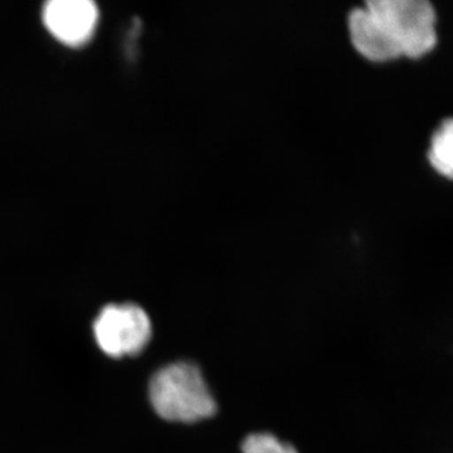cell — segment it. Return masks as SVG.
I'll return each instance as SVG.
<instances>
[{
  "label": "cell",
  "mask_w": 453,
  "mask_h": 453,
  "mask_svg": "<svg viewBox=\"0 0 453 453\" xmlns=\"http://www.w3.org/2000/svg\"><path fill=\"white\" fill-rule=\"evenodd\" d=\"M148 393L155 413L169 422L202 421L213 416L219 408L202 369L189 360L157 369Z\"/></svg>",
  "instance_id": "cell-1"
},
{
  "label": "cell",
  "mask_w": 453,
  "mask_h": 453,
  "mask_svg": "<svg viewBox=\"0 0 453 453\" xmlns=\"http://www.w3.org/2000/svg\"><path fill=\"white\" fill-rule=\"evenodd\" d=\"M395 42L402 56L421 57L437 43L436 12L426 0H372L366 3Z\"/></svg>",
  "instance_id": "cell-2"
},
{
  "label": "cell",
  "mask_w": 453,
  "mask_h": 453,
  "mask_svg": "<svg viewBox=\"0 0 453 453\" xmlns=\"http://www.w3.org/2000/svg\"><path fill=\"white\" fill-rule=\"evenodd\" d=\"M98 347L111 357L142 353L153 335L148 312L136 303H112L101 310L94 321Z\"/></svg>",
  "instance_id": "cell-3"
},
{
  "label": "cell",
  "mask_w": 453,
  "mask_h": 453,
  "mask_svg": "<svg viewBox=\"0 0 453 453\" xmlns=\"http://www.w3.org/2000/svg\"><path fill=\"white\" fill-rule=\"evenodd\" d=\"M97 20L98 9L89 0H52L43 9L47 29L57 40L71 46L88 41Z\"/></svg>",
  "instance_id": "cell-4"
},
{
  "label": "cell",
  "mask_w": 453,
  "mask_h": 453,
  "mask_svg": "<svg viewBox=\"0 0 453 453\" xmlns=\"http://www.w3.org/2000/svg\"><path fill=\"white\" fill-rule=\"evenodd\" d=\"M348 26L353 46L369 61L386 62L402 57L395 42L366 5L351 12Z\"/></svg>",
  "instance_id": "cell-5"
},
{
  "label": "cell",
  "mask_w": 453,
  "mask_h": 453,
  "mask_svg": "<svg viewBox=\"0 0 453 453\" xmlns=\"http://www.w3.org/2000/svg\"><path fill=\"white\" fill-rule=\"evenodd\" d=\"M428 159L440 174L453 179V119L443 122L434 133Z\"/></svg>",
  "instance_id": "cell-6"
},
{
  "label": "cell",
  "mask_w": 453,
  "mask_h": 453,
  "mask_svg": "<svg viewBox=\"0 0 453 453\" xmlns=\"http://www.w3.org/2000/svg\"><path fill=\"white\" fill-rule=\"evenodd\" d=\"M243 453H299L291 443L283 442L275 434L268 432H257L244 438Z\"/></svg>",
  "instance_id": "cell-7"
}]
</instances>
